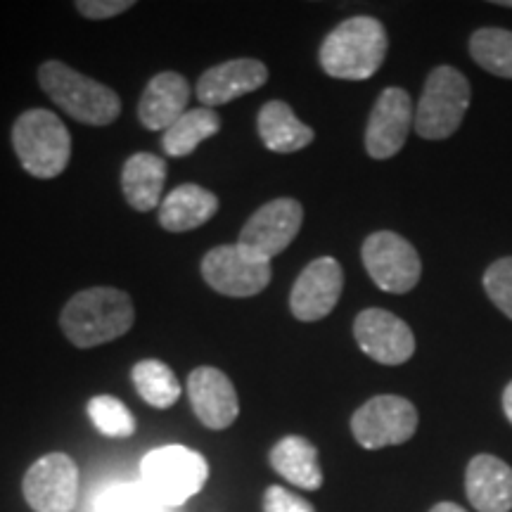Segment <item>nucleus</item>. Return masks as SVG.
I'll return each mask as SVG.
<instances>
[{"mask_svg": "<svg viewBox=\"0 0 512 512\" xmlns=\"http://www.w3.org/2000/svg\"><path fill=\"white\" fill-rule=\"evenodd\" d=\"M136 311L126 292L117 287H91L74 294L60 313L64 337L79 349H93L124 337L133 328Z\"/></svg>", "mask_w": 512, "mask_h": 512, "instance_id": "f257e3e1", "label": "nucleus"}, {"mask_svg": "<svg viewBox=\"0 0 512 512\" xmlns=\"http://www.w3.org/2000/svg\"><path fill=\"white\" fill-rule=\"evenodd\" d=\"M503 411H505V418H508L512 425V382L505 387V392H503Z\"/></svg>", "mask_w": 512, "mask_h": 512, "instance_id": "7c9ffc66", "label": "nucleus"}, {"mask_svg": "<svg viewBox=\"0 0 512 512\" xmlns=\"http://www.w3.org/2000/svg\"><path fill=\"white\" fill-rule=\"evenodd\" d=\"M387 31L375 17H351L325 36L318 60L332 79L366 81L387 57Z\"/></svg>", "mask_w": 512, "mask_h": 512, "instance_id": "f03ea898", "label": "nucleus"}, {"mask_svg": "<svg viewBox=\"0 0 512 512\" xmlns=\"http://www.w3.org/2000/svg\"><path fill=\"white\" fill-rule=\"evenodd\" d=\"M133 5H136L133 0H79V3H74V8L88 19H110L131 10Z\"/></svg>", "mask_w": 512, "mask_h": 512, "instance_id": "c756f323", "label": "nucleus"}, {"mask_svg": "<svg viewBox=\"0 0 512 512\" xmlns=\"http://www.w3.org/2000/svg\"><path fill=\"white\" fill-rule=\"evenodd\" d=\"M271 275V261H261L238 242L209 249L202 259V278L223 297H254L266 290Z\"/></svg>", "mask_w": 512, "mask_h": 512, "instance_id": "0eeeda50", "label": "nucleus"}, {"mask_svg": "<svg viewBox=\"0 0 512 512\" xmlns=\"http://www.w3.org/2000/svg\"><path fill=\"white\" fill-rule=\"evenodd\" d=\"M470 55L486 72L512 79V31L479 29L470 41Z\"/></svg>", "mask_w": 512, "mask_h": 512, "instance_id": "393cba45", "label": "nucleus"}, {"mask_svg": "<svg viewBox=\"0 0 512 512\" xmlns=\"http://www.w3.org/2000/svg\"><path fill=\"white\" fill-rule=\"evenodd\" d=\"M166 183V162L150 152H138L126 159L121 171V190L136 211H150L162 204Z\"/></svg>", "mask_w": 512, "mask_h": 512, "instance_id": "aec40b11", "label": "nucleus"}, {"mask_svg": "<svg viewBox=\"0 0 512 512\" xmlns=\"http://www.w3.org/2000/svg\"><path fill=\"white\" fill-rule=\"evenodd\" d=\"M361 256L373 283L384 292L406 294L420 283L422 264L418 252L392 230H380L366 238Z\"/></svg>", "mask_w": 512, "mask_h": 512, "instance_id": "1a4fd4ad", "label": "nucleus"}, {"mask_svg": "<svg viewBox=\"0 0 512 512\" xmlns=\"http://www.w3.org/2000/svg\"><path fill=\"white\" fill-rule=\"evenodd\" d=\"M484 290L489 299L512 320V256L498 259L484 273Z\"/></svg>", "mask_w": 512, "mask_h": 512, "instance_id": "cd10ccee", "label": "nucleus"}, {"mask_svg": "<svg viewBox=\"0 0 512 512\" xmlns=\"http://www.w3.org/2000/svg\"><path fill=\"white\" fill-rule=\"evenodd\" d=\"M93 512H164V505L140 482H121L102 489Z\"/></svg>", "mask_w": 512, "mask_h": 512, "instance_id": "a878e982", "label": "nucleus"}, {"mask_svg": "<svg viewBox=\"0 0 512 512\" xmlns=\"http://www.w3.org/2000/svg\"><path fill=\"white\" fill-rule=\"evenodd\" d=\"M470 81L456 67H441L427 76L415 110V133L425 140H444L458 131L470 107Z\"/></svg>", "mask_w": 512, "mask_h": 512, "instance_id": "423d86ee", "label": "nucleus"}, {"mask_svg": "<svg viewBox=\"0 0 512 512\" xmlns=\"http://www.w3.org/2000/svg\"><path fill=\"white\" fill-rule=\"evenodd\" d=\"M266 81L268 69L264 62L240 57V60L221 62L207 69L197 81V98H200L202 107L214 110L219 105H228L240 95L259 91Z\"/></svg>", "mask_w": 512, "mask_h": 512, "instance_id": "dca6fc26", "label": "nucleus"}, {"mask_svg": "<svg viewBox=\"0 0 512 512\" xmlns=\"http://www.w3.org/2000/svg\"><path fill=\"white\" fill-rule=\"evenodd\" d=\"M22 491L34 512H72L79 498V467L67 453H48L29 467Z\"/></svg>", "mask_w": 512, "mask_h": 512, "instance_id": "9b49d317", "label": "nucleus"}, {"mask_svg": "<svg viewBox=\"0 0 512 512\" xmlns=\"http://www.w3.org/2000/svg\"><path fill=\"white\" fill-rule=\"evenodd\" d=\"M256 131L271 152L290 155L313 143V131L297 119L292 107L283 100H271L256 117Z\"/></svg>", "mask_w": 512, "mask_h": 512, "instance_id": "412c9836", "label": "nucleus"}, {"mask_svg": "<svg viewBox=\"0 0 512 512\" xmlns=\"http://www.w3.org/2000/svg\"><path fill=\"white\" fill-rule=\"evenodd\" d=\"M219 211V197L202 185H178L159 204V226L169 233H188L207 223Z\"/></svg>", "mask_w": 512, "mask_h": 512, "instance_id": "6ab92c4d", "label": "nucleus"}, {"mask_svg": "<svg viewBox=\"0 0 512 512\" xmlns=\"http://www.w3.org/2000/svg\"><path fill=\"white\" fill-rule=\"evenodd\" d=\"M188 399L197 420L209 430H226L240 413L233 382L219 368H195L188 377Z\"/></svg>", "mask_w": 512, "mask_h": 512, "instance_id": "2eb2a0df", "label": "nucleus"}, {"mask_svg": "<svg viewBox=\"0 0 512 512\" xmlns=\"http://www.w3.org/2000/svg\"><path fill=\"white\" fill-rule=\"evenodd\" d=\"M88 415H91L98 432L105 434V437L124 439L136 432V418H133L131 411H128L117 396H93V399L88 401Z\"/></svg>", "mask_w": 512, "mask_h": 512, "instance_id": "bb28decb", "label": "nucleus"}, {"mask_svg": "<svg viewBox=\"0 0 512 512\" xmlns=\"http://www.w3.org/2000/svg\"><path fill=\"white\" fill-rule=\"evenodd\" d=\"M430 512H467V510L463 508V505H458V503H448V501H444V503L434 505V508H432Z\"/></svg>", "mask_w": 512, "mask_h": 512, "instance_id": "2f4dec72", "label": "nucleus"}, {"mask_svg": "<svg viewBox=\"0 0 512 512\" xmlns=\"http://www.w3.org/2000/svg\"><path fill=\"white\" fill-rule=\"evenodd\" d=\"M418 430V411L408 399L382 394L363 403L351 418L354 439L368 451L406 444Z\"/></svg>", "mask_w": 512, "mask_h": 512, "instance_id": "6e6552de", "label": "nucleus"}, {"mask_svg": "<svg viewBox=\"0 0 512 512\" xmlns=\"http://www.w3.org/2000/svg\"><path fill=\"white\" fill-rule=\"evenodd\" d=\"M264 512H316L302 496L292 494L285 486H268L264 494Z\"/></svg>", "mask_w": 512, "mask_h": 512, "instance_id": "c85d7f7f", "label": "nucleus"}, {"mask_svg": "<svg viewBox=\"0 0 512 512\" xmlns=\"http://www.w3.org/2000/svg\"><path fill=\"white\" fill-rule=\"evenodd\" d=\"M140 477L164 508H176L200 494L209 477L204 456L185 446H162L150 451L140 463Z\"/></svg>", "mask_w": 512, "mask_h": 512, "instance_id": "39448f33", "label": "nucleus"}, {"mask_svg": "<svg viewBox=\"0 0 512 512\" xmlns=\"http://www.w3.org/2000/svg\"><path fill=\"white\" fill-rule=\"evenodd\" d=\"M465 494L477 512H510L512 467L501 458L479 453L467 465Z\"/></svg>", "mask_w": 512, "mask_h": 512, "instance_id": "f3484780", "label": "nucleus"}, {"mask_svg": "<svg viewBox=\"0 0 512 512\" xmlns=\"http://www.w3.org/2000/svg\"><path fill=\"white\" fill-rule=\"evenodd\" d=\"M413 102L403 88H387L377 98L366 128V150L373 159H389L401 150L413 126Z\"/></svg>", "mask_w": 512, "mask_h": 512, "instance_id": "4468645a", "label": "nucleus"}, {"mask_svg": "<svg viewBox=\"0 0 512 512\" xmlns=\"http://www.w3.org/2000/svg\"><path fill=\"white\" fill-rule=\"evenodd\" d=\"M133 384H136L140 399L150 403L152 408L174 406L181 396V384H178L174 370L166 363L147 358L133 366Z\"/></svg>", "mask_w": 512, "mask_h": 512, "instance_id": "b1692460", "label": "nucleus"}, {"mask_svg": "<svg viewBox=\"0 0 512 512\" xmlns=\"http://www.w3.org/2000/svg\"><path fill=\"white\" fill-rule=\"evenodd\" d=\"M271 467L287 482L299 489L316 491L323 486V472L318 465V451L309 439L290 437L280 439L271 451Z\"/></svg>", "mask_w": 512, "mask_h": 512, "instance_id": "4be33fe9", "label": "nucleus"}, {"mask_svg": "<svg viewBox=\"0 0 512 512\" xmlns=\"http://www.w3.org/2000/svg\"><path fill=\"white\" fill-rule=\"evenodd\" d=\"M221 117L209 107H195L188 110L174 126L166 128L162 147L169 157H185L204 140L221 131Z\"/></svg>", "mask_w": 512, "mask_h": 512, "instance_id": "5701e85b", "label": "nucleus"}, {"mask_svg": "<svg viewBox=\"0 0 512 512\" xmlns=\"http://www.w3.org/2000/svg\"><path fill=\"white\" fill-rule=\"evenodd\" d=\"M498 5H505V8H512V0H503V3H498Z\"/></svg>", "mask_w": 512, "mask_h": 512, "instance_id": "473e14b6", "label": "nucleus"}, {"mask_svg": "<svg viewBox=\"0 0 512 512\" xmlns=\"http://www.w3.org/2000/svg\"><path fill=\"white\" fill-rule=\"evenodd\" d=\"M12 147L24 171L41 181L57 178L72 157V136L50 110L22 112L12 126Z\"/></svg>", "mask_w": 512, "mask_h": 512, "instance_id": "20e7f679", "label": "nucleus"}, {"mask_svg": "<svg viewBox=\"0 0 512 512\" xmlns=\"http://www.w3.org/2000/svg\"><path fill=\"white\" fill-rule=\"evenodd\" d=\"M304 209L292 197H278L266 202L252 214V219L240 230L238 245L261 261H271L273 256L285 252L302 230Z\"/></svg>", "mask_w": 512, "mask_h": 512, "instance_id": "9d476101", "label": "nucleus"}, {"mask_svg": "<svg viewBox=\"0 0 512 512\" xmlns=\"http://www.w3.org/2000/svg\"><path fill=\"white\" fill-rule=\"evenodd\" d=\"M38 86L60 110L81 124L107 126L121 114V100L110 86L88 79L60 60H48L38 67Z\"/></svg>", "mask_w": 512, "mask_h": 512, "instance_id": "7ed1b4c3", "label": "nucleus"}, {"mask_svg": "<svg viewBox=\"0 0 512 512\" xmlns=\"http://www.w3.org/2000/svg\"><path fill=\"white\" fill-rule=\"evenodd\" d=\"M358 347L382 366H401L415 354V335L406 320L384 309H366L354 323Z\"/></svg>", "mask_w": 512, "mask_h": 512, "instance_id": "f8f14e48", "label": "nucleus"}, {"mask_svg": "<svg viewBox=\"0 0 512 512\" xmlns=\"http://www.w3.org/2000/svg\"><path fill=\"white\" fill-rule=\"evenodd\" d=\"M190 100V86L178 72L152 76L138 102V119L147 131H166L183 117Z\"/></svg>", "mask_w": 512, "mask_h": 512, "instance_id": "a211bd4d", "label": "nucleus"}, {"mask_svg": "<svg viewBox=\"0 0 512 512\" xmlns=\"http://www.w3.org/2000/svg\"><path fill=\"white\" fill-rule=\"evenodd\" d=\"M344 290V271L337 259L320 256L299 273L290 294L292 316L304 323L330 316Z\"/></svg>", "mask_w": 512, "mask_h": 512, "instance_id": "ddd939ff", "label": "nucleus"}]
</instances>
